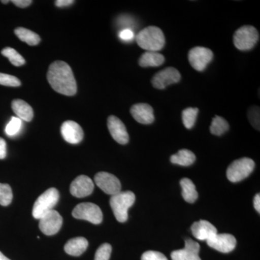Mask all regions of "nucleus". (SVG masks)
<instances>
[{"instance_id": "5701e85b", "label": "nucleus", "mask_w": 260, "mask_h": 260, "mask_svg": "<svg viewBox=\"0 0 260 260\" xmlns=\"http://www.w3.org/2000/svg\"><path fill=\"white\" fill-rule=\"evenodd\" d=\"M180 184L184 200L189 203H194L198 198V193L194 183L188 178H184L180 181Z\"/></svg>"}, {"instance_id": "39448f33", "label": "nucleus", "mask_w": 260, "mask_h": 260, "mask_svg": "<svg viewBox=\"0 0 260 260\" xmlns=\"http://www.w3.org/2000/svg\"><path fill=\"white\" fill-rule=\"evenodd\" d=\"M255 164L249 158L237 159L228 167V179L232 182L237 183L249 177L254 170Z\"/></svg>"}, {"instance_id": "4c0bfd02", "label": "nucleus", "mask_w": 260, "mask_h": 260, "mask_svg": "<svg viewBox=\"0 0 260 260\" xmlns=\"http://www.w3.org/2000/svg\"><path fill=\"white\" fill-rule=\"evenodd\" d=\"M254 208L258 213H260V195L256 194L254 198Z\"/></svg>"}, {"instance_id": "bb28decb", "label": "nucleus", "mask_w": 260, "mask_h": 260, "mask_svg": "<svg viewBox=\"0 0 260 260\" xmlns=\"http://www.w3.org/2000/svg\"><path fill=\"white\" fill-rule=\"evenodd\" d=\"M1 53L5 57L8 58L11 64L15 67H20L25 64V59L13 48H5Z\"/></svg>"}, {"instance_id": "20e7f679", "label": "nucleus", "mask_w": 260, "mask_h": 260, "mask_svg": "<svg viewBox=\"0 0 260 260\" xmlns=\"http://www.w3.org/2000/svg\"><path fill=\"white\" fill-rule=\"evenodd\" d=\"M59 199V191L56 188H50L38 198L32 208V216L36 219L42 218L48 212L54 209Z\"/></svg>"}, {"instance_id": "412c9836", "label": "nucleus", "mask_w": 260, "mask_h": 260, "mask_svg": "<svg viewBox=\"0 0 260 260\" xmlns=\"http://www.w3.org/2000/svg\"><path fill=\"white\" fill-rule=\"evenodd\" d=\"M164 61L165 58L158 51H146L140 56L139 64L143 68L159 67L164 64Z\"/></svg>"}, {"instance_id": "0eeeda50", "label": "nucleus", "mask_w": 260, "mask_h": 260, "mask_svg": "<svg viewBox=\"0 0 260 260\" xmlns=\"http://www.w3.org/2000/svg\"><path fill=\"white\" fill-rule=\"evenodd\" d=\"M72 214L75 218L87 220L96 225L102 223L103 220L102 210L93 203H80L75 207Z\"/></svg>"}, {"instance_id": "7ed1b4c3", "label": "nucleus", "mask_w": 260, "mask_h": 260, "mask_svg": "<svg viewBox=\"0 0 260 260\" xmlns=\"http://www.w3.org/2000/svg\"><path fill=\"white\" fill-rule=\"evenodd\" d=\"M135 202V195L133 191H120L112 195L110 199L111 208L118 221L124 223L128 219V210Z\"/></svg>"}, {"instance_id": "4be33fe9", "label": "nucleus", "mask_w": 260, "mask_h": 260, "mask_svg": "<svg viewBox=\"0 0 260 260\" xmlns=\"http://www.w3.org/2000/svg\"><path fill=\"white\" fill-rule=\"evenodd\" d=\"M196 156L190 150L182 149L177 153L174 154L171 157L170 160L172 164L182 167H189L194 164Z\"/></svg>"}, {"instance_id": "a211bd4d", "label": "nucleus", "mask_w": 260, "mask_h": 260, "mask_svg": "<svg viewBox=\"0 0 260 260\" xmlns=\"http://www.w3.org/2000/svg\"><path fill=\"white\" fill-rule=\"evenodd\" d=\"M130 113L140 124H150L155 120L153 108L148 104H135L130 109Z\"/></svg>"}, {"instance_id": "f03ea898", "label": "nucleus", "mask_w": 260, "mask_h": 260, "mask_svg": "<svg viewBox=\"0 0 260 260\" xmlns=\"http://www.w3.org/2000/svg\"><path fill=\"white\" fill-rule=\"evenodd\" d=\"M138 46L147 51H158L165 46V37L161 29L156 26H148L136 36Z\"/></svg>"}, {"instance_id": "2eb2a0df", "label": "nucleus", "mask_w": 260, "mask_h": 260, "mask_svg": "<svg viewBox=\"0 0 260 260\" xmlns=\"http://www.w3.org/2000/svg\"><path fill=\"white\" fill-rule=\"evenodd\" d=\"M200 246L192 239L185 240L184 249L173 251L171 256L172 260H201L199 256Z\"/></svg>"}, {"instance_id": "b1692460", "label": "nucleus", "mask_w": 260, "mask_h": 260, "mask_svg": "<svg viewBox=\"0 0 260 260\" xmlns=\"http://www.w3.org/2000/svg\"><path fill=\"white\" fill-rule=\"evenodd\" d=\"M15 34L20 40L30 46L37 45L41 42V38L37 34L23 27L15 29Z\"/></svg>"}, {"instance_id": "423d86ee", "label": "nucleus", "mask_w": 260, "mask_h": 260, "mask_svg": "<svg viewBox=\"0 0 260 260\" xmlns=\"http://www.w3.org/2000/svg\"><path fill=\"white\" fill-rule=\"evenodd\" d=\"M259 32L254 26L244 25L234 34V44L239 50H250L259 41Z\"/></svg>"}, {"instance_id": "f257e3e1", "label": "nucleus", "mask_w": 260, "mask_h": 260, "mask_svg": "<svg viewBox=\"0 0 260 260\" xmlns=\"http://www.w3.org/2000/svg\"><path fill=\"white\" fill-rule=\"evenodd\" d=\"M47 80L57 93L72 96L77 93V83L70 65L63 61L51 63L47 73Z\"/></svg>"}, {"instance_id": "e433bc0d", "label": "nucleus", "mask_w": 260, "mask_h": 260, "mask_svg": "<svg viewBox=\"0 0 260 260\" xmlns=\"http://www.w3.org/2000/svg\"><path fill=\"white\" fill-rule=\"evenodd\" d=\"M75 3L73 0H57L55 1V5L59 8H64V7L70 6Z\"/></svg>"}, {"instance_id": "473e14b6", "label": "nucleus", "mask_w": 260, "mask_h": 260, "mask_svg": "<svg viewBox=\"0 0 260 260\" xmlns=\"http://www.w3.org/2000/svg\"><path fill=\"white\" fill-rule=\"evenodd\" d=\"M141 260H168L167 256L162 253L155 251H145L142 255Z\"/></svg>"}, {"instance_id": "1a4fd4ad", "label": "nucleus", "mask_w": 260, "mask_h": 260, "mask_svg": "<svg viewBox=\"0 0 260 260\" xmlns=\"http://www.w3.org/2000/svg\"><path fill=\"white\" fill-rule=\"evenodd\" d=\"M62 222L60 214L52 210L39 219V229L45 235H54L60 230Z\"/></svg>"}, {"instance_id": "c9c22d12", "label": "nucleus", "mask_w": 260, "mask_h": 260, "mask_svg": "<svg viewBox=\"0 0 260 260\" xmlns=\"http://www.w3.org/2000/svg\"><path fill=\"white\" fill-rule=\"evenodd\" d=\"M12 3L20 8H25L31 5V0H13Z\"/></svg>"}, {"instance_id": "c756f323", "label": "nucleus", "mask_w": 260, "mask_h": 260, "mask_svg": "<svg viewBox=\"0 0 260 260\" xmlns=\"http://www.w3.org/2000/svg\"><path fill=\"white\" fill-rule=\"evenodd\" d=\"M112 251V247L110 244L107 243L102 244L97 249L94 260H109Z\"/></svg>"}, {"instance_id": "ddd939ff", "label": "nucleus", "mask_w": 260, "mask_h": 260, "mask_svg": "<svg viewBox=\"0 0 260 260\" xmlns=\"http://www.w3.org/2000/svg\"><path fill=\"white\" fill-rule=\"evenodd\" d=\"M108 128L113 139L121 145H126L129 142V135L126 131V126L115 116H110L108 118Z\"/></svg>"}, {"instance_id": "2f4dec72", "label": "nucleus", "mask_w": 260, "mask_h": 260, "mask_svg": "<svg viewBox=\"0 0 260 260\" xmlns=\"http://www.w3.org/2000/svg\"><path fill=\"white\" fill-rule=\"evenodd\" d=\"M249 119L251 124L256 129H259V109L258 107H251L249 111Z\"/></svg>"}, {"instance_id": "cd10ccee", "label": "nucleus", "mask_w": 260, "mask_h": 260, "mask_svg": "<svg viewBox=\"0 0 260 260\" xmlns=\"http://www.w3.org/2000/svg\"><path fill=\"white\" fill-rule=\"evenodd\" d=\"M13 194L9 184L0 183V205L8 206L12 203Z\"/></svg>"}, {"instance_id": "6e6552de", "label": "nucleus", "mask_w": 260, "mask_h": 260, "mask_svg": "<svg viewBox=\"0 0 260 260\" xmlns=\"http://www.w3.org/2000/svg\"><path fill=\"white\" fill-rule=\"evenodd\" d=\"M213 58V51L205 47L192 48L188 54V59L191 67L199 72L205 70Z\"/></svg>"}, {"instance_id": "c85d7f7f", "label": "nucleus", "mask_w": 260, "mask_h": 260, "mask_svg": "<svg viewBox=\"0 0 260 260\" xmlns=\"http://www.w3.org/2000/svg\"><path fill=\"white\" fill-rule=\"evenodd\" d=\"M22 120L18 117L13 116L5 128V133L9 137L18 135L22 127Z\"/></svg>"}, {"instance_id": "9d476101", "label": "nucleus", "mask_w": 260, "mask_h": 260, "mask_svg": "<svg viewBox=\"0 0 260 260\" xmlns=\"http://www.w3.org/2000/svg\"><path fill=\"white\" fill-rule=\"evenodd\" d=\"M96 185L106 194L114 195L120 192V181L115 176L107 172H99L94 178Z\"/></svg>"}, {"instance_id": "dca6fc26", "label": "nucleus", "mask_w": 260, "mask_h": 260, "mask_svg": "<svg viewBox=\"0 0 260 260\" xmlns=\"http://www.w3.org/2000/svg\"><path fill=\"white\" fill-rule=\"evenodd\" d=\"M61 134L65 141L71 144H78L83 139V130L73 121H66L61 126Z\"/></svg>"}, {"instance_id": "72a5a7b5", "label": "nucleus", "mask_w": 260, "mask_h": 260, "mask_svg": "<svg viewBox=\"0 0 260 260\" xmlns=\"http://www.w3.org/2000/svg\"><path fill=\"white\" fill-rule=\"evenodd\" d=\"M119 37L121 40L128 42H130V41L133 40V39H134L135 37V34L131 29L124 28L119 32Z\"/></svg>"}, {"instance_id": "f8f14e48", "label": "nucleus", "mask_w": 260, "mask_h": 260, "mask_svg": "<svg viewBox=\"0 0 260 260\" xmlns=\"http://www.w3.org/2000/svg\"><path fill=\"white\" fill-rule=\"evenodd\" d=\"M207 244L210 247L222 253H229L235 249L237 245V239L229 234H217L209 240Z\"/></svg>"}, {"instance_id": "58836bf2", "label": "nucleus", "mask_w": 260, "mask_h": 260, "mask_svg": "<svg viewBox=\"0 0 260 260\" xmlns=\"http://www.w3.org/2000/svg\"><path fill=\"white\" fill-rule=\"evenodd\" d=\"M0 260H10V259H8L7 256H5L4 254H3V253L0 251Z\"/></svg>"}, {"instance_id": "a878e982", "label": "nucleus", "mask_w": 260, "mask_h": 260, "mask_svg": "<svg viewBox=\"0 0 260 260\" xmlns=\"http://www.w3.org/2000/svg\"><path fill=\"white\" fill-rule=\"evenodd\" d=\"M199 109L198 108H186L182 112V121L186 129H191L194 126Z\"/></svg>"}, {"instance_id": "7c9ffc66", "label": "nucleus", "mask_w": 260, "mask_h": 260, "mask_svg": "<svg viewBox=\"0 0 260 260\" xmlns=\"http://www.w3.org/2000/svg\"><path fill=\"white\" fill-rule=\"evenodd\" d=\"M0 85L9 87H18L21 85L20 80L13 75L0 73Z\"/></svg>"}, {"instance_id": "f3484780", "label": "nucleus", "mask_w": 260, "mask_h": 260, "mask_svg": "<svg viewBox=\"0 0 260 260\" xmlns=\"http://www.w3.org/2000/svg\"><path fill=\"white\" fill-rule=\"evenodd\" d=\"M191 233L200 241H208L218 234L216 228L213 224L205 220L195 222L191 227Z\"/></svg>"}, {"instance_id": "ea45409f", "label": "nucleus", "mask_w": 260, "mask_h": 260, "mask_svg": "<svg viewBox=\"0 0 260 260\" xmlns=\"http://www.w3.org/2000/svg\"><path fill=\"white\" fill-rule=\"evenodd\" d=\"M2 3H4V4H8L9 3V1H1Z\"/></svg>"}, {"instance_id": "9b49d317", "label": "nucleus", "mask_w": 260, "mask_h": 260, "mask_svg": "<svg viewBox=\"0 0 260 260\" xmlns=\"http://www.w3.org/2000/svg\"><path fill=\"white\" fill-rule=\"evenodd\" d=\"M180 80L181 75L179 72L175 68L170 67L154 75L151 83L154 88L162 90L167 88L168 85L179 83Z\"/></svg>"}, {"instance_id": "f704fd0d", "label": "nucleus", "mask_w": 260, "mask_h": 260, "mask_svg": "<svg viewBox=\"0 0 260 260\" xmlns=\"http://www.w3.org/2000/svg\"><path fill=\"white\" fill-rule=\"evenodd\" d=\"M7 156V143L3 138H0V159H4Z\"/></svg>"}, {"instance_id": "6ab92c4d", "label": "nucleus", "mask_w": 260, "mask_h": 260, "mask_svg": "<svg viewBox=\"0 0 260 260\" xmlns=\"http://www.w3.org/2000/svg\"><path fill=\"white\" fill-rule=\"evenodd\" d=\"M88 242L85 238L76 237L70 239L64 245V251L71 256H78L86 251Z\"/></svg>"}, {"instance_id": "393cba45", "label": "nucleus", "mask_w": 260, "mask_h": 260, "mask_svg": "<svg viewBox=\"0 0 260 260\" xmlns=\"http://www.w3.org/2000/svg\"><path fill=\"white\" fill-rule=\"evenodd\" d=\"M229 129V124L224 118L221 116H215L212 121L210 131L211 134L220 136L226 133Z\"/></svg>"}, {"instance_id": "aec40b11", "label": "nucleus", "mask_w": 260, "mask_h": 260, "mask_svg": "<svg viewBox=\"0 0 260 260\" xmlns=\"http://www.w3.org/2000/svg\"><path fill=\"white\" fill-rule=\"evenodd\" d=\"M12 109L16 114L17 117L21 120L30 121L34 118V111L32 107L21 99H16L12 102Z\"/></svg>"}, {"instance_id": "4468645a", "label": "nucleus", "mask_w": 260, "mask_h": 260, "mask_svg": "<svg viewBox=\"0 0 260 260\" xmlns=\"http://www.w3.org/2000/svg\"><path fill=\"white\" fill-rule=\"evenodd\" d=\"M94 190V183L87 176H79L72 182L70 193L76 198H82L91 194Z\"/></svg>"}]
</instances>
